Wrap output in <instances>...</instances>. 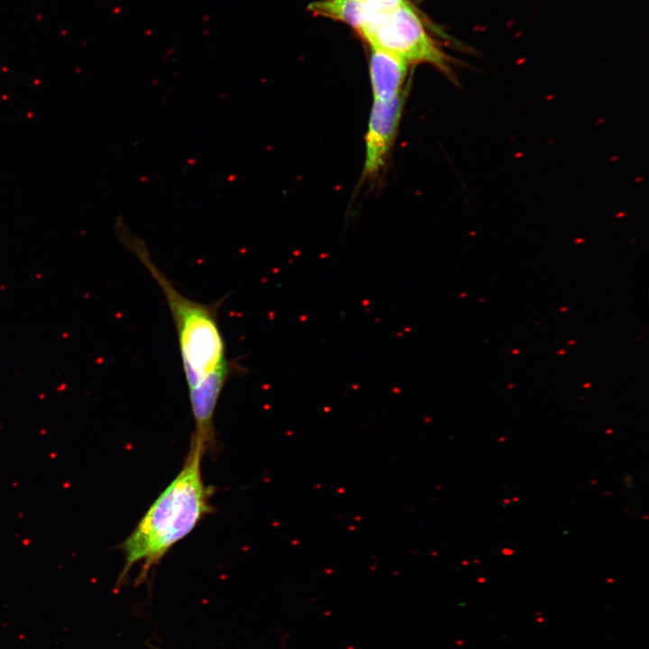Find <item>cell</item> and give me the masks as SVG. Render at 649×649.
I'll return each mask as SVG.
<instances>
[{
    "label": "cell",
    "instance_id": "6da1fadb",
    "mask_svg": "<svg viewBox=\"0 0 649 649\" xmlns=\"http://www.w3.org/2000/svg\"><path fill=\"white\" fill-rule=\"evenodd\" d=\"M206 450L192 438L182 470L118 545L125 563L116 586L123 582L131 568L139 562H142L139 579L143 580L168 551L212 511L209 500L213 489L205 484L201 470Z\"/></svg>",
    "mask_w": 649,
    "mask_h": 649
},
{
    "label": "cell",
    "instance_id": "7a4b0ae2",
    "mask_svg": "<svg viewBox=\"0 0 649 649\" xmlns=\"http://www.w3.org/2000/svg\"><path fill=\"white\" fill-rule=\"evenodd\" d=\"M114 228L118 241L135 255L160 288L177 331L184 376L190 388L230 361L218 323L225 297L204 304L185 296L153 262L143 239L133 233L122 217Z\"/></svg>",
    "mask_w": 649,
    "mask_h": 649
},
{
    "label": "cell",
    "instance_id": "3957f363",
    "mask_svg": "<svg viewBox=\"0 0 649 649\" xmlns=\"http://www.w3.org/2000/svg\"><path fill=\"white\" fill-rule=\"evenodd\" d=\"M358 32L370 48L391 53L408 65H432L447 77L453 78L450 59L430 36L407 0L379 13Z\"/></svg>",
    "mask_w": 649,
    "mask_h": 649
},
{
    "label": "cell",
    "instance_id": "277c9868",
    "mask_svg": "<svg viewBox=\"0 0 649 649\" xmlns=\"http://www.w3.org/2000/svg\"><path fill=\"white\" fill-rule=\"evenodd\" d=\"M409 89L410 83L392 99L373 100L365 135L362 179L375 178L386 166L397 138Z\"/></svg>",
    "mask_w": 649,
    "mask_h": 649
},
{
    "label": "cell",
    "instance_id": "5b68a950",
    "mask_svg": "<svg viewBox=\"0 0 649 649\" xmlns=\"http://www.w3.org/2000/svg\"><path fill=\"white\" fill-rule=\"evenodd\" d=\"M235 360L210 372L198 384L188 388L191 411L195 423L192 438L206 448L215 440L214 417L219 398L231 378L243 371Z\"/></svg>",
    "mask_w": 649,
    "mask_h": 649
},
{
    "label": "cell",
    "instance_id": "8992f818",
    "mask_svg": "<svg viewBox=\"0 0 649 649\" xmlns=\"http://www.w3.org/2000/svg\"><path fill=\"white\" fill-rule=\"evenodd\" d=\"M408 66L391 53L370 48L369 71L373 100L386 101L399 95L410 83L407 82Z\"/></svg>",
    "mask_w": 649,
    "mask_h": 649
},
{
    "label": "cell",
    "instance_id": "52a82bcc",
    "mask_svg": "<svg viewBox=\"0 0 649 649\" xmlns=\"http://www.w3.org/2000/svg\"><path fill=\"white\" fill-rule=\"evenodd\" d=\"M308 9L316 15L345 23L357 32L379 13L388 10L359 0H319L312 2Z\"/></svg>",
    "mask_w": 649,
    "mask_h": 649
},
{
    "label": "cell",
    "instance_id": "ba28073f",
    "mask_svg": "<svg viewBox=\"0 0 649 649\" xmlns=\"http://www.w3.org/2000/svg\"><path fill=\"white\" fill-rule=\"evenodd\" d=\"M370 4L382 9H390L401 4L404 0H359Z\"/></svg>",
    "mask_w": 649,
    "mask_h": 649
}]
</instances>
